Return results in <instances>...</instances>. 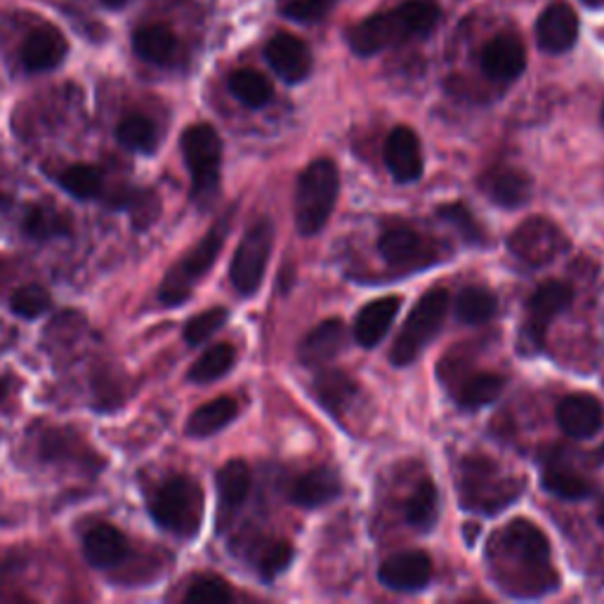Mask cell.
Wrapping results in <instances>:
<instances>
[{
    "instance_id": "obj_30",
    "label": "cell",
    "mask_w": 604,
    "mask_h": 604,
    "mask_svg": "<svg viewBox=\"0 0 604 604\" xmlns=\"http://www.w3.org/2000/svg\"><path fill=\"white\" fill-rule=\"evenodd\" d=\"M229 90L250 109H260L271 100V83L256 69H239L229 76Z\"/></svg>"
},
{
    "instance_id": "obj_20",
    "label": "cell",
    "mask_w": 604,
    "mask_h": 604,
    "mask_svg": "<svg viewBox=\"0 0 604 604\" xmlns=\"http://www.w3.org/2000/svg\"><path fill=\"white\" fill-rule=\"evenodd\" d=\"M527 67V52L515 36H496L482 52V69L494 81H513Z\"/></svg>"
},
{
    "instance_id": "obj_33",
    "label": "cell",
    "mask_w": 604,
    "mask_h": 604,
    "mask_svg": "<svg viewBox=\"0 0 604 604\" xmlns=\"http://www.w3.org/2000/svg\"><path fill=\"white\" fill-rule=\"evenodd\" d=\"M57 182H60L62 189L76 199H97L105 189L102 170L95 168V166H88V164L69 166L60 175V178H57Z\"/></svg>"
},
{
    "instance_id": "obj_36",
    "label": "cell",
    "mask_w": 604,
    "mask_h": 604,
    "mask_svg": "<svg viewBox=\"0 0 604 604\" xmlns=\"http://www.w3.org/2000/svg\"><path fill=\"white\" fill-rule=\"evenodd\" d=\"M234 362H237V353L229 343H220L210 347L208 353L189 368V380L191 383H212L222 378L227 372H231Z\"/></svg>"
},
{
    "instance_id": "obj_5",
    "label": "cell",
    "mask_w": 604,
    "mask_h": 604,
    "mask_svg": "<svg viewBox=\"0 0 604 604\" xmlns=\"http://www.w3.org/2000/svg\"><path fill=\"white\" fill-rule=\"evenodd\" d=\"M227 234H229V218H222L197 246L191 248V253H187V256L168 271L161 286L164 305L178 307L191 296L194 286L208 275L212 265H216Z\"/></svg>"
},
{
    "instance_id": "obj_7",
    "label": "cell",
    "mask_w": 604,
    "mask_h": 604,
    "mask_svg": "<svg viewBox=\"0 0 604 604\" xmlns=\"http://www.w3.org/2000/svg\"><path fill=\"white\" fill-rule=\"evenodd\" d=\"M185 164L191 175V197L208 199L218 191L222 168V140L208 123H197L182 135Z\"/></svg>"
},
{
    "instance_id": "obj_17",
    "label": "cell",
    "mask_w": 604,
    "mask_h": 604,
    "mask_svg": "<svg viewBox=\"0 0 604 604\" xmlns=\"http://www.w3.org/2000/svg\"><path fill=\"white\" fill-rule=\"evenodd\" d=\"M265 57L269 67L275 69L286 83L305 81L311 69L309 48L300 41V38L290 33H279L271 38L265 48Z\"/></svg>"
},
{
    "instance_id": "obj_37",
    "label": "cell",
    "mask_w": 604,
    "mask_h": 604,
    "mask_svg": "<svg viewBox=\"0 0 604 604\" xmlns=\"http://www.w3.org/2000/svg\"><path fill=\"white\" fill-rule=\"evenodd\" d=\"M116 140H119L126 149L130 151H140V154H151L156 149V128L147 119V116H128L116 128Z\"/></svg>"
},
{
    "instance_id": "obj_40",
    "label": "cell",
    "mask_w": 604,
    "mask_h": 604,
    "mask_svg": "<svg viewBox=\"0 0 604 604\" xmlns=\"http://www.w3.org/2000/svg\"><path fill=\"white\" fill-rule=\"evenodd\" d=\"M290 560H294V548H290V543L269 541L258 551L256 564H258L260 576L271 581V578H277L281 572H286Z\"/></svg>"
},
{
    "instance_id": "obj_3",
    "label": "cell",
    "mask_w": 604,
    "mask_h": 604,
    "mask_svg": "<svg viewBox=\"0 0 604 604\" xmlns=\"http://www.w3.org/2000/svg\"><path fill=\"white\" fill-rule=\"evenodd\" d=\"M458 492L463 508L482 515H496L522 494L519 482L503 475L501 467L484 456H471L461 463Z\"/></svg>"
},
{
    "instance_id": "obj_13",
    "label": "cell",
    "mask_w": 604,
    "mask_h": 604,
    "mask_svg": "<svg viewBox=\"0 0 604 604\" xmlns=\"http://www.w3.org/2000/svg\"><path fill=\"white\" fill-rule=\"evenodd\" d=\"M378 578L389 591H402V593L420 591L433 578V560L420 551L393 555L380 564Z\"/></svg>"
},
{
    "instance_id": "obj_31",
    "label": "cell",
    "mask_w": 604,
    "mask_h": 604,
    "mask_svg": "<svg viewBox=\"0 0 604 604\" xmlns=\"http://www.w3.org/2000/svg\"><path fill=\"white\" fill-rule=\"evenodd\" d=\"M496 296L482 286H467L456 300V317L463 324H486L496 315Z\"/></svg>"
},
{
    "instance_id": "obj_34",
    "label": "cell",
    "mask_w": 604,
    "mask_h": 604,
    "mask_svg": "<svg viewBox=\"0 0 604 604\" xmlns=\"http://www.w3.org/2000/svg\"><path fill=\"white\" fill-rule=\"evenodd\" d=\"M543 486L551 494L576 501V498H588L593 486L588 479H583L578 473H574L567 465H548L543 473Z\"/></svg>"
},
{
    "instance_id": "obj_27",
    "label": "cell",
    "mask_w": 604,
    "mask_h": 604,
    "mask_svg": "<svg viewBox=\"0 0 604 604\" xmlns=\"http://www.w3.org/2000/svg\"><path fill=\"white\" fill-rule=\"evenodd\" d=\"M216 484H218L222 515L237 513L250 492V467L244 461L234 458L220 467Z\"/></svg>"
},
{
    "instance_id": "obj_46",
    "label": "cell",
    "mask_w": 604,
    "mask_h": 604,
    "mask_svg": "<svg viewBox=\"0 0 604 604\" xmlns=\"http://www.w3.org/2000/svg\"><path fill=\"white\" fill-rule=\"evenodd\" d=\"M586 6H593V8H604V0H583Z\"/></svg>"
},
{
    "instance_id": "obj_19",
    "label": "cell",
    "mask_w": 604,
    "mask_h": 604,
    "mask_svg": "<svg viewBox=\"0 0 604 604\" xmlns=\"http://www.w3.org/2000/svg\"><path fill=\"white\" fill-rule=\"evenodd\" d=\"M347 343V328L340 319H324L303 338L298 359L305 366H317L338 357Z\"/></svg>"
},
{
    "instance_id": "obj_22",
    "label": "cell",
    "mask_w": 604,
    "mask_h": 604,
    "mask_svg": "<svg viewBox=\"0 0 604 604\" xmlns=\"http://www.w3.org/2000/svg\"><path fill=\"white\" fill-rule=\"evenodd\" d=\"M343 492L340 477L328 467H311L303 473L290 486V501L300 508H321V505L336 501Z\"/></svg>"
},
{
    "instance_id": "obj_45",
    "label": "cell",
    "mask_w": 604,
    "mask_h": 604,
    "mask_svg": "<svg viewBox=\"0 0 604 604\" xmlns=\"http://www.w3.org/2000/svg\"><path fill=\"white\" fill-rule=\"evenodd\" d=\"M8 397V383L0 378V402H3Z\"/></svg>"
},
{
    "instance_id": "obj_9",
    "label": "cell",
    "mask_w": 604,
    "mask_h": 604,
    "mask_svg": "<svg viewBox=\"0 0 604 604\" xmlns=\"http://www.w3.org/2000/svg\"><path fill=\"white\" fill-rule=\"evenodd\" d=\"M567 246L562 229L548 218H529L515 227L508 239L513 256L532 267H543L555 260Z\"/></svg>"
},
{
    "instance_id": "obj_6",
    "label": "cell",
    "mask_w": 604,
    "mask_h": 604,
    "mask_svg": "<svg viewBox=\"0 0 604 604\" xmlns=\"http://www.w3.org/2000/svg\"><path fill=\"white\" fill-rule=\"evenodd\" d=\"M446 309H449V294H446L444 288L427 290V294L416 303L402 328V334L393 345V353H389V359H393L395 366H406L416 362V357L442 330Z\"/></svg>"
},
{
    "instance_id": "obj_38",
    "label": "cell",
    "mask_w": 604,
    "mask_h": 604,
    "mask_svg": "<svg viewBox=\"0 0 604 604\" xmlns=\"http://www.w3.org/2000/svg\"><path fill=\"white\" fill-rule=\"evenodd\" d=\"M50 303H52L50 294L38 284H27L22 288H17L10 298V307H12L14 315L24 317V319L41 317L43 311H48Z\"/></svg>"
},
{
    "instance_id": "obj_18",
    "label": "cell",
    "mask_w": 604,
    "mask_h": 604,
    "mask_svg": "<svg viewBox=\"0 0 604 604\" xmlns=\"http://www.w3.org/2000/svg\"><path fill=\"white\" fill-rule=\"evenodd\" d=\"M67 52H69V43L62 36V31L43 27V29L31 31L24 41L22 65L27 71H50L65 62Z\"/></svg>"
},
{
    "instance_id": "obj_16",
    "label": "cell",
    "mask_w": 604,
    "mask_h": 604,
    "mask_svg": "<svg viewBox=\"0 0 604 604\" xmlns=\"http://www.w3.org/2000/svg\"><path fill=\"white\" fill-rule=\"evenodd\" d=\"M557 423L564 435L576 439H591L602 430L604 408L591 395H570L557 406Z\"/></svg>"
},
{
    "instance_id": "obj_32",
    "label": "cell",
    "mask_w": 604,
    "mask_h": 604,
    "mask_svg": "<svg viewBox=\"0 0 604 604\" xmlns=\"http://www.w3.org/2000/svg\"><path fill=\"white\" fill-rule=\"evenodd\" d=\"M437 508H439L437 486L430 479H425L418 484L414 496L406 501V519L412 527L420 532H430L437 522V513H439Z\"/></svg>"
},
{
    "instance_id": "obj_41",
    "label": "cell",
    "mask_w": 604,
    "mask_h": 604,
    "mask_svg": "<svg viewBox=\"0 0 604 604\" xmlns=\"http://www.w3.org/2000/svg\"><path fill=\"white\" fill-rule=\"evenodd\" d=\"M185 600L191 604H227L231 600V588L220 576H199L191 581Z\"/></svg>"
},
{
    "instance_id": "obj_28",
    "label": "cell",
    "mask_w": 604,
    "mask_h": 604,
    "mask_svg": "<svg viewBox=\"0 0 604 604\" xmlns=\"http://www.w3.org/2000/svg\"><path fill=\"white\" fill-rule=\"evenodd\" d=\"M505 378L498 374H473L458 383L456 402L463 408H482L501 397Z\"/></svg>"
},
{
    "instance_id": "obj_49",
    "label": "cell",
    "mask_w": 604,
    "mask_h": 604,
    "mask_svg": "<svg viewBox=\"0 0 604 604\" xmlns=\"http://www.w3.org/2000/svg\"><path fill=\"white\" fill-rule=\"evenodd\" d=\"M602 458H604V449H602Z\"/></svg>"
},
{
    "instance_id": "obj_43",
    "label": "cell",
    "mask_w": 604,
    "mask_h": 604,
    "mask_svg": "<svg viewBox=\"0 0 604 604\" xmlns=\"http://www.w3.org/2000/svg\"><path fill=\"white\" fill-rule=\"evenodd\" d=\"M334 0H290L284 6V14L298 22H319L321 17L328 14Z\"/></svg>"
},
{
    "instance_id": "obj_26",
    "label": "cell",
    "mask_w": 604,
    "mask_h": 604,
    "mask_svg": "<svg viewBox=\"0 0 604 604\" xmlns=\"http://www.w3.org/2000/svg\"><path fill=\"white\" fill-rule=\"evenodd\" d=\"M132 50L149 65H170L178 52V38L166 24L140 27L132 33Z\"/></svg>"
},
{
    "instance_id": "obj_47",
    "label": "cell",
    "mask_w": 604,
    "mask_h": 604,
    "mask_svg": "<svg viewBox=\"0 0 604 604\" xmlns=\"http://www.w3.org/2000/svg\"><path fill=\"white\" fill-rule=\"evenodd\" d=\"M597 522H600V527L604 529V503L600 505V511H597Z\"/></svg>"
},
{
    "instance_id": "obj_14",
    "label": "cell",
    "mask_w": 604,
    "mask_h": 604,
    "mask_svg": "<svg viewBox=\"0 0 604 604\" xmlns=\"http://www.w3.org/2000/svg\"><path fill=\"white\" fill-rule=\"evenodd\" d=\"M385 166L397 182H416L423 175V149L418 135L397 126L385 140Z\"/></svg>"
},
{
    "instance_id": "obj_39",
    "label": "cell",
    "mask_w": 604,
    "mask_h": 604,
    "mask_svg": "<svg viewBox=\"0 0 604 604\" xmlns=\"http://www.w3.org/2000/svg\"><path fill=\"white\" fill-rule=\"evenodd\" d=\"M229 317V311L225 307H210L206 311H201V315L191 317L185 326V340L189 345H201L206 343L212 334H218V330L225 326Z\"/></svg>"
},
{
    "instance_id": "obj_35",
    "label": "cell",
    "mask_w": 604,
    "mask_h": 604,
    "mask_svg": "<svg viewBox=\"0 0 604 604\" xmlns=\"http://www.w3.org/2000/svg\"><path fill=\"white\" fill-rule=\"evenodd\" d=\"M24 231L31 239L48 241L55 237H67L71 231V222L62 212H57L48 206H33L24 218Z\"/></svg>"
},
{
    "instance_id": "obj_29",
    "label": "cell",
    "mask_w": 604,
    "mask_h": 604,
    "mask_svg": "<svg viewBox=\"0 0 604 604\" xmlns=\"http://www.w3.org/2000/svg\"><path fill=\"white\" fill-rule=\"evenodd\" d=\"M315 395L326 412L340 414L357 395V383L343 372H324L315 383Z\"/></svg>"
},
{
    "instance_id": "obj_24",
    "label": "cell",
    "mask_w": 604,
    "mask_h": 604,
    "mask_svg": "<svg viewBox=\"0 0 604 604\" xmlns=\"http://www.w3.org/2000/svg\"><path fill=\"white\" fill-rule=\"evenodd\" d=\"M239 416V404L237 399L231 397H218L208 404H204L201 408L194 412L185 425L187 437L194 439H204V437H212L216 433L225 430V427Z\"/></svg>"
},
{
    "instance_id": "obj_4",
    "label": "cell",
    "mask_w": 604,
    "mask_h": 604,
    "mask_svg": "<svg viewBox=\"0 0 604 604\" xmlns=\"http://www.w3.org/2000/svg\"><path fill=\"white\" fill-rule=\"evenodd\" d=\"M151 517L161 529L191 538L197 536L204 522V492L189 477H172L151 501Z\"/></svg>"
},
{
    "instance_id": "obj_11",
    "label": "cell",
    "mask_w": 604,
    "mask_h": 604,
    "mask_svg": "<svg viewBox=\"0 0 604 604\" xmlns=\"http://www.w3.org/2000/svg\"><path fill=\"white\" fill-rule=\"evenodd\" d=\"M574 300V288L564 281H543L529 298L527 305V328H524V336H527L536 347L543 345L545 330H548L551 321L562 315Z\"/></svg>"
},
{
    "instance_id": "obj_8",
    "label": "cell",
    "mask_w": 604,
    "mask_h": 604,
    "mask_svg": "<svg viewBox=\"0 0 604 604\" xmlns=\"http://www.w3.org/2000/svg\"><path fill=\"white\" fill-rule=\"evenodd\" d=\"M271 244H275V229H271L269 220H258L256 225L248 227L246 237L241 239L237 253H234L229 269L231 286L237 288L241 296L258 294L267 271Z\"/></svg>"
},
{
    "instance_id": "obj_2",
    "label": "cell",
    "mask_w": 604,
    "mask_h": 604,
    "mask_svg": "<svg viewBox=\"0 0 604 604\" xmlns=\"http://www.w3.org/2000/svg\"><path fill=\"white\" fill-rule=\"evenodd\" d=\"M338 191L340 175L338 166L330 159H317L303 170L294 199L296 227L303 237H311V234H319L324 229L336 208Z\"/></svg>"
},
{
    "instance_id": "obj_1",
    "label": "cell",
    "mask_w": 604,
    "mask_h": 604,
    "mask_svg": "<svg viewBox=\"0 0 604 604\" xmlns=\"http://www.w3.org/2000/svg\"><path fill=\"white\" fill-rule=\"evenodd\" d=\"M439 19V10L430 0H406L389 12L364 19L347 31V43L357 55H378L412 38L427 36Z\"/></svg>"
},
{
    "instance_id": "obj_10",
    "label": "cell",
    "mask_w": 604,
    "mask_h": 604,
    "mask_svg": "<svg viewBox=\"0 0 604 604\" xmlns=\"http://www.w3.org/2000/svg\"><path fill=\"white\" fill-rule=\"evenodd\" d=\"M501 541V553L515 562H522L529 572L548 570L551 543L545 534L529 519H515L496 536Z\"/></svg>"
},
{
    "instance_id": "obj_42",
    "label": "cell",
    "mask_w": 604,
    "mask_h": 604,
    "mask_svg": "<svg viewBox=\"0 0 604 604\" xmlns=\"http://www.w3.org/2000/svg\"><path fill=\"white\" fill-rule=\"evenodd\" d=\"M437 212H439L442 220L454 225L461 231V237L467 244H482L484 241V229L475 220L471 208H467L465 204H446V206H439Z\"/></svg>"
},
{
    "instance_id": "obj_23",
    "label": "cell",
    "mask_w": 604,
    "mask_h": 604,
    "mask_svg": "<svg viewBox=\"0 0 604 604\" xmlns=\"http://www.w3.org/2000/svg\"><path fill=\"white\" fill-rule=\"evenodd\" d=\"M402 300L397 296H387L368 303L355 321V340L362 347H376L387 336V330L393 328V321L399 315Z\"/></svg>"
},
{
    "instance_id": "obj_44",
    "label": "cell",
    "mask_w": 604,
    "mask_h": 604,
    "mask_svg": "<svg viewBox=\"0 0 604 604\" xmlns=\"http://www.w3.org/2000/svg\"><path fill=\"white\" fill-rule=\"evenodd\" d=\"M102 3H105L107 8H113V10H116V8H123V6L128 3V0H102Z\"/></svg>"
},
{
    "instance_id": "obj_25",
    "label": "cell",
    "mask_w": 604,
    "mask_h": 604,
    "mask_svg": "<svg viewBox=\"0 0 604 604\" xmlns=\"http://www.w3.org/2000/svg\"><path fill=\"white\" fill-rule=\"evenodd\" d=\"M378 250L387 265H412L427 260L425 239L408 227L387 229L378 241Z\"/></svg>"
},
{
    "instance_id": "obj_21",
    "label": "cell",
    "mask_w": 604,
    "mask_h": 604,
    "mask_svg": "<svg viewBox=\"0 0 604 604\" xmlns=\"http://www.w3.org/2000/svg\"><path fill=\"white\" fill-rule=\"evenodd\" d=\"M128 538L113 524H95L86 534L83 553L95 570H111L128 557Z\"/></svg>"
},
{
    "instance_id": "obj_48",
    "label": "cell",
    "mask_w": 604,
    "mask_h": 604,
    "mask_svg": "<svg viewBox=\"0 0 604 604\" xmlns=\"http://www.w3.org/2000/svg\"><path fill=\"white\" fill-rule=\"evenodd\" d=\"M602 123H604V109H602Z\"/></svg>"
},
{
    "instance_id": "obj_15",
    "label": "cell",
    "mask_w": 604,
    "mask_h": 604,
    "mask_svg": "<svg viewBox=\"0 0 604 604\" xmlns=\"http://www.w3.org/2000/svg\"><path fill=\"white\" fill-rule=\"evenodd\" d=\"M536 41L551 55L572 50L578 41V14L567 3H555L545 8L536 22Z\"/></svg>"
},
{
    "instance_id": "obj_12",
    "label": "cell",
    "mask_w": 604,
    "mask_h": 604,
    "mask_svg": "<svg viewBox=\"0 0 604 604\" xmlns=\"http://www.w3.org/2000/svg\"><path fill=\"white\" fill-rule=\"evenodd\" d=\"M479 191L501 208H519L532 199L534 180L527 170L513 166H496L479 178Z\"/></svg>"
}]
</instances>
